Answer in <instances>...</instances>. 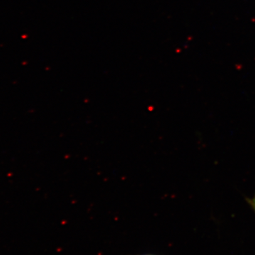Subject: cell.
<instances>
[{
  "mask_svg": "<svg viewBox=\"0 0 255 255\" xmlns=\"http://www.w3.org/2000/svg\"><path fill=\"white\" fill-rule=\"evenodd\" d=\"M246 201L248 205L251 206V209H253V211L255 213V194L253 197L246 199Z\"/></svg>",
  "mask_w": 255,
  "mask_h": 255,
  "instance_id": "1",
  "label": "cell"
},
{
  "mask_svg": "<svg viewBox=\"0 0 255 255\" xmlns=\"http://www.w3.org/2000/svg\"><path fill=\"white\" fill-rule=\"evenodd\" d=\"M154 255L146 254V255Z\"/></svg>",
  "mask_w": 255,
  "mask_h": 255,
  "instance_id": "2",
  "label": "cell"
}]
</instances>
